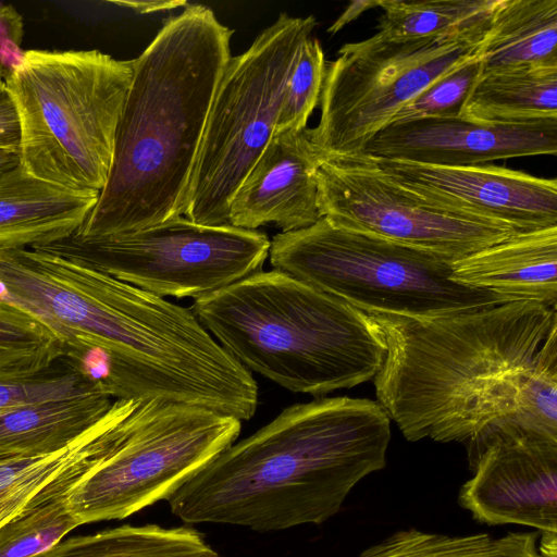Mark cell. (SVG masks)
<instances>
[{"label": "cell", "instance_id": "cell-1", "mask_svg": "<svg viewBox=\"0 0 557 557\" xmlns=\"http://www.w3.org/2000/svg\"><path fill=\"white\" fill-rule=\"evenodd\" d=\"M391 419L373 400L322 397L285 408L187 479L166 500L188 524L259 532L320 524L383 469Z\"/></svg>", "mask_w": 557, "mask_h": 557}, {"label": "cell", "instance_id": "cell-2", "mask_svg": "<svg viewBox=\"0 0 557 557\" xmlns=\"http://www.w3.org/2000/svg\"><path fill=\"white\" fill-rule=\"evenodd\" d=\"M233 33L209 7L188 3L135 59L108 181L71 236L125 234L184 216Z\"/></svg>", "mask_w": 557, "mask_h": 557}, {"label": "cell", "instance_id": "cell-3", "mask_svg": "<svg viewBox=\"0 0 557 557\" xmlns=\"http://www.w3.org/2000/svg\"><path fill=\"white\" fill-rule=\"evenodd\" d=\"M386 345L377 403L406 440L467 443L516 407L557 307L512 301L411 319L367 313Z\"/></svg>", "mask_w": 557, "mask_h": 557}, {"label": "cell", "instance_id": "cell-4", "mask_svg": "<svg viewBox=\"0 0 557 557\" xmlns=\"http://www.w3.org/2000/svg\"><path fill=\"white\" fill-rule=\"evenodd\" d=\"M0 293L47 323L62 339L63 356L100 348L173 375L207 409L240 421L256 412L251 372L190 308L42 247L0 249Z\"/></svg>", "mask_w": 557, "mask_h": 557}, {"label": "cell", "instance_id": "cell-5", "mask_svg": "<svg viewBox=\"0 0 557 557\" xmlns=\"http://www.w3.org/2000/svg\"><path fill=\"white\" fill-rule=\"evenodd\" d=\"M248 371L294 392L321 396L380 371L386 354L363 311L283 271H259L190 308Z\"/></svg>", "mask_w": 557, "mask_h": 557}, {"label": "cell", "instance_id": "cell-6", "mask_svg": "<svg viewBox=\"0 0 557 557\" xmlns=\"http://www.w3.org/2000/svg\"><path fill=\"white\" fill-rule=\"evenodd\" d=\"M135 59L100 50L29 49L7 69L20 123V165L75 191H100L110 173Z\"/></svg>", "mask_w": 557, "mask_h": 557}, {"label": "cell", "instance_id": "cell-7", "mask_svg": "<svg viewBox=\"0 0 557 557\" xmlns=\"http://www.w3.org/2000/svg\"><path fill=\"white\" fill-rule=\"evenodd\" d=\"M270 263L366 312L428 319L507 304L453 280V260L372 234L313 225L270 240Z\"/></svg>", "mask_w": 557, "mask_h": 557}, {"label": "cell", "instance_id": "cell-8", "mask_svg": "<svg viewBox=\"0 0 557 557\" xmlns=\"http://www.w3.org/2000/svg\"><path fill=\"white\" fill-rule=\"evenodd\" d=\"M315 26L313 15L281 13L245 52L231 57L208 114L185 218L228 225L232 198L274 134L288 76Z\"/></svg>", "mask_w": 557, "mask_h": 557}, {"label": "cell", "instance_id": "cell-9", "mask_svg": "<svg viewBox=\"0 0 557 557\" xmlns=\"http://www.w3.org/2000/svg\"><path fill=\"white\" fill-rule=\"evenodd\" d=\"M240 430L237 418L200 406L133 399L104 457L71 492L70 510L85 524L166 500Z\"/></svg>", "mask_w": 557, "mask_h": 557}, {"label": "cell", "instance_id": "cell-10", "mask_svg": "<svg viewBox=\"0 0 557 557\" xmlns=\"http://www.w3.org/2000/svg\"><path fill=\"white\" fill-rule=\"evenodd\" d=\"M485 35L345 44L326 65L320 120L309 128L321 160L362 154L424 89L481 55Z\"/></svg>", "mask_w": 557, "mask_h": 557}, {"label": "cell", "instance_id": "cell-11", "mask_svg": "<svg viewBox=\"0 0 557 557\" xmlns=\"http://www.w3.org/2000/svg\"><path fill=\"white\" fill-rule=\"evenodd\" d=\"M37 247L157 296L195 300L261 271L270 239L258 230L202 225L178 216L136 232L70 236Z\"/></svg>", "mask_w": 557, "mask_h": 557}, {"label": "cell", "instance_id": "cell-12", "mask_svg": "<svg viewBox=\"0 0 557 557\" xmlns=\"http://www.w3.org/2000/svg\"><path fill=\"white\" fill-rule=\"evenodd\" d=\"M317 184L321 216L332 224L453 261L521 232L432 202L389 177L363 153L323 160Z\"/></svg>", "mask_w": 557, "mask_h": 557}, {"label": "cell", "instance_id": "cell-13", "mask_svg": "<svg viewBox=\"0 0 557 557\" xmlns=\"http://www.w3.org/2000/svg\"><path fill=\"white\" fill-rule=\"evenodd\" d=\"M466 445L473 476L458 502L474 520L557 533V440L493 423Z\"/></svg>", "mask_w": 557, "mask_h": 557}, {"label": "cell", "instance_id": "cell-14", "mask_svg": "<svg viewBox=\"0 0 557 557\" xmlns=\"http://www.w3.org/2000/svg\"><path fill=\"white\" fill-rule=\"evenodd\" d=\"M371 159L389 177L437 205L521 232L557 226L556 178L495 165L438 166Z\"/></svg>", "mask_w": 557, "mask_h": 557}, {"label": "cell", "instance_id": "cell-15", "mask_svg": "<svg viewBox=\"0 0 557 557\" xmlns=\"http://www.w3.org/2000/svg\"><path fill=\"white\" fill-rule=\"evenodd\" d=\"M556 153L557 120L500 124L462 116L394 122L363 150L374 159L438 166L480 165Z\"/></svg>", "mask_w": 557, "mask_h": 557}, {"label": "cell", "instance_id": "cell-16", "mask_svg": "<svg viewBox=\"0 0 557 557\" xmlns=\"http://www.w3.org/2000/svg\"><path fill=\"white\" fill-rule=\"evenodd\" d=\"M321 162L309 128L274 133L232 198L228 225L257 230L273 223L287 233L317 223Z\"/></svg>", "mask_w": 557, "mask_h": 557}, {"label": "cell", "instance_id": "cell-17", "mask_svg": "<svg viewBox=\"0 0 557 557\" xmlns=\"http://www.w3.org/2000/svg\"><path fill=\"white\" fill-rule=\"evenodd\" d=\"M451 277L506 302L557 307V226L519 232L456 260Z\"/></svg>", "mask_w": 557, "mask_h": 557}, {"label": "cell", "instance_id": "cell-18", "mask_svg": "<svg viewBox=\"0 0 557 557\" xmlns=\"http://www.w3.org/2000/svg\"><path fill=\"white\" fill-rule=\"evenodd\" d=\"M98 191H75L36 178L18 164L0 172V249L49 245L73 235Z\"/></svg>", "mask_w": 557, "mask_h": 557}, {"label": "cell", "instance_id": "cell-19", "mask_svg": "<svg viewBox=\"0 0 557 557\" xmlns=\"http://www.w3.org/2000/svg\"><path fill=\"white\" fill-rule=\"evenodd\" d=\"M113 400L89 393L28 404L0 416V460L67 447L107 413Z\"/></svg>", "mask_w": 557, "mask_h": 557}, {"label": "cell", "instance_id": "cell-20", "mask_svg": "<svg viewBox=\"0 0 557 557\" xmlns=\"http://www.w3.org/2000/svg\"><path fill=\"white\" fill-rule=\"evenodd\" d=\"M481 64V73L557 65V0H498Z\"/></svg>", "mask_w": 557, "mask_h": 557}, {"label": "cell", "instance_id": "cell-21", "mask_svg": "<svg viewBox=\"0 0 557 557\" xmlns=\"http://www.w3.org/2000/svg\"><path fill=\"white\" fill-rule=\"evenodd\" d=\"M108 444L106 428L86 456L67 468L0 527V557H36L81 525L70 510L69 497L77 483L101 461Z\"/></svg>", "mask_w": 557, "mask_h": 557}, {"label": "cell", "instance_id": "cell-22", "mask_svg": "<svg viewBox=\"0 0 557 557\" xmlns=\"http://www.w3.org/2000/svg\"><path fill=\"white\" fill-rule=\"evenodd\" d=\"M461 116L500 124L557 120V65L481 73Z\"/></svg>", "mask_w": 557, "mask_h": 557}, {"label": "cell", "instance_id": "cell-23", "mask_svg": "<svg viewBox=\"0 0 557 557\" xmlns=\"http://www.w3.org/2000/svg\"><path fill=\"white\" fill-rule=\"evenodd\" d=\"M498 0H380L382 41L484 35Z\"/></svg>", "mask_w": 557, "mask_h": 557}, {"label": "cell", "instance_id": "cell-24", "mask_svg": "<svg viewBox=\"0 0 557 557\" xmlns=\"http://www.w3.org/2000/svg\"><path fill=\"white\" fill-rule=\"evenodd\" d=\"M36 557H221L193 528L121 525L60 541Z\"/></svg>", "mask_w": 557, "mask_h": 557}, {"label": "cell", "instance_id": "cell-25", "mask_svg": "<svg viewBox=\"0 0 557 557\" xmlns=\"http://www.w3.org/2000/svg\"><path fill=\"white\" fill-rule=\"evenodd\" d=\"M540 533L509 532L449 536L416 529L400 530L364 549L358 557H540Z\"/></svg>", "mask_w": 557, "mask_h": 557}, {"label": "cell", "instance_id": "cell-26", "mask_svg": "<svg viewBox=\"0 0 557 557\" xmlns=\"http://www.w3.org/2000/svg\"><path fill=\"white\" fill-rule=\"evenodd\" d=\"M63 358V342L40 318L0 293V380L37 374Z\"/></svg>", "mask_w": 557, "mask_h": 557}, {"label": "cell", "instance_id": "cell-27", "mask_svg": "<svg viewBox=\"0 0 557 557\" xmlns=\"http://www.w3.org/2000/svg\"><path fill=\"white\" fill-rule=\"evenodd\" d=\"M107 413L67 447L49 455L0 460V527L97 444Z\"/></svg>", "mask_w": 557, "mask_h": 557}, {"label": "cell", "instance_id": "cell-28", "mask_svg": "<svg viewBox=\"0 0 557 557\" xmlns=\"http://www.w3.org/2000/svg\"><path fill=\"white\" fill-rule=\"evenodd\" d=\"M493 423H510L557 440V327L549 333L524 377L515 410Z\"/></svg>", "mask_w": 557, "mask_h": 557}, {"label": "cell", "instance_id": "cell-29", "mask_svg": "<svg viewBox=\"0 0 557 557\" xmlns=\"http://www.w3.org/2000/svg\"><path fill=\"white\" fill-rule=\"evenodd\" d=\"M326 65L322 46L311 35L302 44L288 76L274 133L307 128L320 102Z\"/></svg>", "mask_w": 557, "mask_h": 557}, {"label": "cell", "instance_id": "cell-30", "mask_svg": "<svg viewBox=\"0 0 557 557\" xmlns=\"http://www.w3.org/2000/svg\"><path fill=\"white\" fill-rule=\"evenodd\" d=\"M89 393L100 392L62 358L37 374L0 380V416L28 404Z\"/></svg>", "mask_w": 557, "mask_h": 557}, {"label": "cell", "instance_id": "cell-31", "mask_svg": "<svg viewBox=\"0 0 557 557\" xmlns=\"http://www.w3.org/2000/svg\"><path fill=\"white\" fill-rule=\"evenodd\" d=\"M482 54L435 81L403 110L394 122L424 117H458L481 74ZM391 123V124H392Z\"/></svg>", "mask_w": 557, "mask_h": 557}, {"label": "cell", "instance_id": "cell-32", "mask_svg": "<svg viewBox=\"0 0 557 557\" xmlns=\"http://www.w3.org/2000/svg\"><path fill=\"white\" fill-rule=\"evenodd\" d=\"M4 74L0 75V150L18 153L20 123L14 104L5 89Z\"/></svg>", "mask_w": 557, "mask_h": 557}, {"label": "cell", "instance_id": "cell-33", "mask_svg": "<svg viewBox=\"0 0 557 557\" xmlns=\"http://www.w3.org/2000/svg\"><path fill=\"white\" fill-rule=\"evenodd\" d=\"M110 3L132 10L137 14H154L160 12L184 9L185 0H119Z\"/></svg>", "mask_w": 557, "mask_h": 557}, {"label": "cell", "instance_id": "cell-34", "mask_svg": "<svg viewBox=\"0 0 557 557\" xmlns=\"http://www.w3.org/2000/svg\"><path fill=\"white\" fill-rule=\"evenodd\" d=\"M379 2L380 0L351 1L338 18L327 28V33L331 35L336 34L347 24L358 18L363 12L379 7Z\"/></svg>", "mask_w": 557, "mask_h": 557}, {"label": "cell", "instance_id": "cell-35", "mask_svg": "<svg viewBox=\"0 0 557 557\" xmlns=\"http://www.w3.org/2000/svg\"><path fill=\"white\" fill-rule=\"evenodd\" d=\"M537 550L540 557H557V533H542Z\"/></svg>", "mask_w": 557, "mask_h": 557}, {"label": "cell", "instance_id": "cell-36", "mask_svg": "<svg viewBox=\"0 0 557 557\" xmlns=\"http://www.w3.org/2000/svg\"><path fill=\"white\" fill-rule=\"evenodd\" d=\"M20 163L18 153L0 150V172L11 169Z\"/></svg>", "mask_w": 557, "mask_h": 557}, {"label": "cell", "instance_id": "cell-37", "mask_svg": "<svg viewBox=\"0 0 557 557\" xmlns=\"http://www.w3.org/2000/svg\"><path fill=\"white\" fill-rule=\"evenodd\" d=\"M2 52H5V51L0 50V75L4 74L7 69L12 64L7 61L5 54H3Z\"/></svg>", "mask_w": 557, "mask_h": 557}]
</instances>
